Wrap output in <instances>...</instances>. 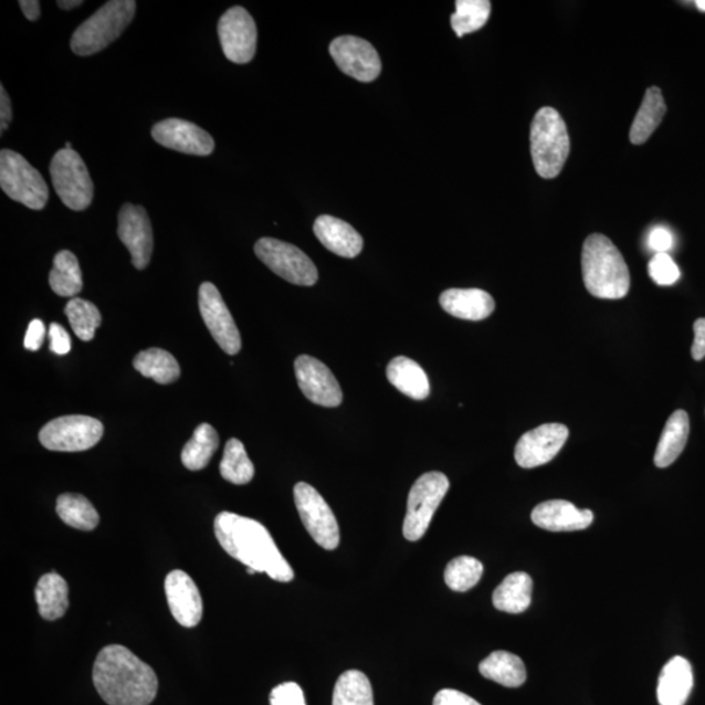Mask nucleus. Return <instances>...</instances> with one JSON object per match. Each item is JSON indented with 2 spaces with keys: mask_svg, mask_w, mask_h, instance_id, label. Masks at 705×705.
Listing matches in <instances>:
<instances>
[{
  "mask_svg": "<svg viewBox=\"0 0 705 705\" xmlns=\"http://www.w3.org/2000/svg\"><path fill=\"white\" fill-rule=\"evenodd\" d=\"M214 534L221 548L248 568L267 574L280 582L294 579L293 568L263 524L236 514L221 513L214 520Z\"/></svg>",
  "mask_w": 705,
  "mask_h": 705,
  "instance_id": "f257e3e1",
  "label": "nucleus"
},
{
  "mask_svg": "<svg viewBox=\"0 0 705 705\" xmlns=\"http://www.w3.org/2000/svg\"><path fill=\"white\" fill-rule=\"evenodd\" d=\"M93 683L109 705H149L158 690L152 667L124 645H107L93 666Z\"/></svg>",
  "mask_w": 705,
  "mask_h": 705,
  "instance_id": "f03ea898",
  "label": "nucleus"
},
{
  "mask_svg": "<svg viewBox=\"0 0 705 705\" xmlns=\"http://www.w3.org/2000/svg\"><path fill=\"white\" fill-rule=\"evenodd\" d=\"M582 280L596 298L621 299L630 291V272L621 251L608 236L591 234L582 244Z\"/></svg>",
  "mask_w": 705,
  "mask_h": 705,
  "instance_id": "7ed1b4c3",
  "label": "nucleus"
},
{
  "mask_svg": "<svg viewBox=\"0 0 705 705\" xmlns=\"http://www.w3.org/2000/svg\"><path fill=\"white\" fill-rule=\"evenodd\" d=\"M530 154L539 177L553 179L559 176L570 155V136L566 122L556 109H539L530 126Z\"/></svg>",
  "mask_w": 705,
  "mask_h": 705,
  "instance_id": "20e7f679",
  "label": "nucleus"
},
{
  "mask_svg": "<svg viewBox=\"0 0 705 705\" xmlns=\"http://www.w3.org/2000/svg\"><path fill=\"white\" fill-rule=\"evenodd\" d=\"M135 12L136 2L134 0L107 2L72 34V52L76 55L88 56L109 46L131 24Z\"/></svg>",
  "mask_w": 705,
  "mask_h": 705,
  "instance_id": "39448f33",
  "label": "nucleus"
},
{
  "mask_svg": "<svg viewBox=\"0 0 705 705\" xmlns=\"http://www.w3.org/2000/svg\"><path fill=\"white\" fill-rule=\"evenodd\" d=\"M0 187L6 196L31 210L41 211L49 200V187L38 169L10 149L0 152Z\"/></svg>",
  "mask_w": 705,
  "mask_h": 705,
  "instance_id": "423d86ee",
  "label": "nucleus"
},
{
  "mask_svg": "<svg viewBox=\"0 0 705 705\" xmlns=\"http://www.w3.org/2000/svg\"><path fill=\"white\" fill-rule=\"evenodd\" d=\"M450 481L441 472L424 473L410 488L407 515L402 534L408 541H419L429 529V525L449 493Z\"/></svg>",
  "mask_w": 705,
  "mask_h": 705,
  "instance_id": "0eeeda50",
  "label": "nucleus"
},
{
  "mask_svg": "<svg viewBox=\"0 0 705 705\" xmlns=\"http://www.w3.org/2000/svg\"><path fill=\"white\" fill-rule=\"evenodd\" d=\"M50 176L57 197L72 211H84L92 204L95 186L81 155L74 149L57 150L50 162Z\"/></svg>",
  "mask_w": 705,
  "mask_h": 705,
  "instance_id": "6e6552de",
  "label": "nucleus"
},
{
  "mask_svg": "<svg viewBox=\"0 0 705 705\" xmlns=\"http://www.w3.org/2000/svg\"><path fill=\"white\" fill-rule=\"evenodd\" d=\"M104 427L88 415H66L50 421L40 431L43 448L57 452L86 451L101 441Z\"/></svg>",
  "mask_w": 705,
  "mask_h": 705,
  "instance_id": "1a4fd4ad",
  "label": "nucleus"
},
{
  "mask_svg": "<svg viewBox=\"0 0 705 705\" xmlns=\"http://www.w3.org/2000/svg\"><path fill=\"white\" fill-rule=\"evenodd\" d=\"M255 254L272 272L287 283L313 286L318 282V270L312 259L291 243L262 239L255 244Z\"/></svg>",
  "mask_w": 705,
  "mask_h": 705,
  "instance_id": "9d476101",
  "label": "nucleus"
},
{
  "mask_svg": "<svg viewBox=\"0 0 705 705\" xmlns=\"http://www.w3.org/2000/svg\"><path fill=\"white\" fill-rule=\"evenodd\" d=\"M294 502L314 541L323 549L335 550L340 544V528L325 498L312 485L299 482L294 486Z\"/></svg>",
  "mask_w": 705,
  "mask_h": 705,
  "instance_id": "9b49d317",
  "label": "nucleus"
},
{
  "mask_svg": "<svg viewBox=\"0 0 705 705\" xmlns=\"http://www.w3.org/2000/svg\"><path fill=\"white\" fill-rule=\"evenodd\" d=\"M219 39L230 62L246 64L256 53L257 29L255 21L243 7L235 6L222 14L218 27Z\"/></svg>",
  "mask_w": 705,
  "mask_h": 705,
  "instance_id": "f8f14e48",
  "label": "nucleus"
},
{
  "mask_svg": "<svg viewBox=\"0 0 705 705\" xmlns=\"http://www.w3.org/2000/svg\"><path fill=\"white\" fill-rule=\"evenodd\" d=\"M199 311L219 347L229 356L239 355L242 348L240 330L218 287L212 283L200 285Z\"/></svg>",
  "mask_w": 705,
  "mask_h": 705,
  "instance_id": "ddd939ff",
  "label": "nucleus"
},
{
  "mask_svg": "<svg viewBox=\"0 0 705 705\" xmlns=\"http://www.w3.org/2000/svg\"><path fill=\"white\" fill-rule=\"evenodd\" d=\"M329 53L337 67L358 82L370 83L380 75V57L370 42L343 35L330 43Z\"/></svg>",
  "mask_w": 705,
  "mask_h": 705,
  "instance_id": "4468645a",
  "label": "nucleus"
},
{
  "mask_svg": "<svg viewBox=\"0 0 705 705\" xmlns=\"http://www.w3.org/2000/svg\"><path fill=\"white\" fill-rule=\"evenodd\" d=\"M118 236L131 254L136 270H146L154 253V230L140 206L125 204L118 214Z\"/></svg>",
  "mask_w": 705,
  "mask_h": 705,
  "instance_id": "2eb2a0df",
  "label": "nucleus"
},
{
  "mask_svg": "<svg viewBox=\"0 0 705 705\" xmlns=\"http://www.w3.org/2000/svg\"><path fill=\"white\" fill-rule=\"evenodd\" d=\"M567 438L568 429L562 423H545L528 431L516 444L517 465L532 470L550 463L564 449Z\"/></svg>",
  "mask_w": 705,
  "mask_h": 705,
  "instance_id": "dca6fc26",
  "label": "nucleus"
},
{
  "mask_svg": "<svg viewBox=\"0 0 705 705\" xmlns=\"http://www.w3.org/2000/svg\"><path fill=\"white\" fill-rule=\"evenodd\" d=\"M301 391L316 406L339 407L343 391L339 381L328 367L311 356H301L294 362Z\"/></svg>",
  "mask_w": 705,
  "mask_h": 705,
  "instance_id": "f3484780",
  "label": "nucleus"
},
{
  "mask_svg": "<svg viewBox=\"0 0 705 705\" xmlns=\"http://www.w3.org/2000/svg\"><path fill=\"white\" fill-rule=\"evenodd\" d=\"M152 138L165 148L192 156H210L214 140L192 122L169 118L158 122L152 128Z\"/></svg>",
  "mask_w": 705,
  "mask_h": 705,
  "instance_id": "a211bd4d",
  "label": "nucleus"
},
{
  "mask_svg": "<svg viewBox=\"0 0 705 705\" xmlns=\"http://www.w3.org/2000/svg\"><path fill=\"white\" fill-rule=\"evenodd\" d=\"M165 593L176 621L183 628H196L203 618V600L193 580L181 570L171 571L165 579Z\"/></svg>",
  "mask_w": 705,
  "mask_h": 705,
  "instance_id": "6ab92c4d",
  "label": "nucleus"
},
{
  "mask_svg": "<svg viewBox=\"0 0 705 705\" xmlns=\"http://www.w3.org/2000/svg\"><path fill=\"white\" fill-rule=\"evenodd\" d=\"M594 515L591 509H579L572 503L556 499L538 505L532 511V522L550 532H574L591 527Z\"/></svg>",
  "mask_w": 705,
  "mask_h": 705,
  "instance_id": "aec40b11",
  "label": "nucleus"
},
{
  "mask_svg": "<svg viewBox=\"0 0 705 705\" xmlns=\"http://www.w3.org/2000/svg\"><path fill=\"white\" fill-rule=\"evenodd\" d=\"M314 233L323 246L341 257H356L364 249L361 234L348 222L333 215H320L316 219Z\"/></svg>",
  "mask_w": 705,
  "mask_h": 705,
  "instance_id": "412c9836",
  "label": "nucleus"
},
{
  "mask_svg": "<svg viewBox=\"0 0 705 705\" xmlns=\"http://www.w3.org/2000/svg\"><path fill=\"white\" fill-rule=\"evenodd\" d=\"M694 687L693 666L685 657L675 656L661 671L657 683L660 705H685Z\"/></svg>",
  "mask_w": 705,
  "mask_h": 705,
  "instance_id": "4be33fe9",
  "label": "nucleus"
},
{
  "mask_svg": "<svg viewBox=\"0 0 705 705\" xmlns=\"http://www.w3.org/2000/svg\"><path fill=\"white\" fill-rule=\"evenodd\" d=\"M443 311L455 318L478 322L494 312L495 302L491 294L481 290H449L439 297Z\"/></svg>",
  "mask_w": 705,
  "mask_h": 705,
  "instance_id": "5701e85b",
  "label": "nucleus"
},
{
  "mask_svg": "<svg viewBox=\"0 0 705 705\" xmlns=\"http://www.w3.org/2000/svg\"><path fill=\"white\" fill-rule=\"evenodd\" d=\"M387 379L401 393L413 400L428 399L430 383L422 367L408 357H396L387 366Z\"/></svg>",
  "mask_w": 705,
  "mask_h": 705,
  "instance_id": "b1692460",
  "label": "nucleus"
},
{
  "mask_svg": "<svg viewBox=\"0 0 705 705\" xmlns=\"http://www.w3.org/2000/svg\"><path fill=\"white\" fill-rule=\"evenodd\" d=\"M688 434V414L685 410H675L661 434L656 453H654V464L659 467L671 466L685 450Z\"/></svg>",
  "mask_w": 705,
  "mask_h": 705,
  "instance_id": "393cba45",
  "label": "nucleus"
},
{
  "mask_svg": "<svg viewBox=\"0 0 705 705\" xmlns=\"http://www.w3.org/2000/svg\"><path fill=\"white\" fill-rule=\"evenodd\" d=\"M532 591H534V580L528 574H509L494 591V607L509 614L524 613L530 607Z\"/></svg>",
  "mask_w": 705,
  "mask_h": 705,
  "instance_id": "a878e982",
  "label": "nucleus"
},
{
  "mask_svg": "<svg viewBox=\"0 0 705 705\" xmlns=\"http://www.w3.org/2000/svg\"><path fill=\"white\" fill-rule=\"evenodd\" d=\"M35 601L43 620H60L70 607L66 580L56 572L43 575L35 588Z\"/></svg>",
  "mask_w": 705,
  "mask_h": 705,
  "instance_id": "bb28decb",
  "label": "nucleus"
},
{
  "mask_svg": "<svg viewBox=\"0 0 705 705\" xmlns=\"http://www.w3.org/2000/svg\"><path fill=\"white\" fill-rule=\"evenodd\" d=\"M665 114L666 104L663 92L657 86H651L650 90H646L642 106H640L634 124L631 126V143L640 146L649 140L663 122Z\"/></svg>",
  "mask_w": 705,
  "mask_h": 705,
  "instance_id": "cd10ccee",
  "label": "nucleus"
},
{
  "mask_svg": "<svg viewBox=\"0 0 705 705\" xmlns=\"http://www.w3.org/2000/svg\"><path fill=\"white\" fill-rule=\"evenodd\" d=\"M480 673L499 685L516 688L527 681V671L520 657L506 651H496L480 664Z\"/></svg>",
  "mask_w": 705,
  "mask_h": 705,
  "instance_id": "c85d7f7f",
  "label": "nucleus"
},
{
  "mask_svg": "<svg viewBox=\"0 0 705 705\" xmlns=\"http://www.w3.org/2000/svg\"><path fill=\"white\" fill-rule=\"evenodd\" d=\"M49 284L61 297L75 298L83 290V277L77 259L69 250H62L54 257Z\"/></svg>",
  "mask_w": 705,
  "mask_h": 705,
  "instance_id": "c756f323",
  "label": "nucleus"
},
{
  "mask_svg": "<svg viewBox=\"0 0 705 705\" xmlns=\"http://www.w3.org/2000/svg\"><path fill=\"white\" fill-rule=\"evenodd\" d=\"M134 367L143 377L154 379L158 385H170L181 376L177 359L164 349H148L134 359Z\"/></svg>",
  "mask_w": 705,
  "mask_h": 705,
  "instance_id": "7c9ffc66",
  "label": "nucleus"
},
{
  "mask_svg": "<svg viewBox=\"0 0 705 705\" xmlns=\"http://www.w3.org/2000/svg\"><path fill=\"white\" fill-rule=\"evenodd\" d=\"M220 439L210 423H201L183 448L182 463L189 471H201L210 464L213 453L218 451Z\"/></svg>",
  "mask_w": 705,
  "mask_h": 705,
  "instance_id": "2f4dec72",
  "label": "nucleus"
},
{
  "mask_svg": "<svg viewBox=\"0 0 705 705\" xmlns=\"http://www.w3.org/2000/svg\"><path fill=\"white\" fill-rule=\"evenodd\" d=\"M56 513L64 524L78 530H93L99 523L96 508L81 494H62L56 501Z\"/></svg>",
  "mask_w": 705,
  "mask_h": 705,
  "instance_id": "473e14b6",
  "label": "nucleus"
},
{
  "mask_svg": "<svg viewBox=\"0 0 705 705\" xmlns=\"http://www.w3.org/2000/svg\"><path fill=\"white\" fill-rule=\"evenodd\" d=\"M222 478L234 485H246L254 478L255 467L239 439H230L220 464Z\"/></svg>",
  "mask_w": 705,
  "mask_h": 705,
  "instance_id": "72a5a7b5",
  "label": "nucleus"
},
{
  "mask_svg": "<svg viewBox=\"0 0 705 705\" xmlns=\"http://www.w3.org/2000/svg\"><path fill=\"white\" fill-rule=\"evenodd\" d=\"M333 705H373V693L369 678L359 671L340 675L334 690Z\"/></svg>",
  "mask_w": 705,
  "mask_h": 705,
  "instance_id": "f704fd0d",
  "label": "nucleus"
},
{
  "mask_svg": "<svg viewBox=\"0 0 705 705\" xmlns=\"http://www.w3.org/2000/svg\"><path fill=\"white\" fill-rule=\"evenodd\" d=\"M455 6L451 25L457 38L480 31L491 18L492 3L488 0H457Z\"/></svg>",
  "mask_w": 705,
  "mask_h": 705,
  "instance_id": "c9c22d12",
  "label": "nucleus"
},
{
  "mask_svg": "<svg viewBox=\"0 0 705 705\" xmlns=\"http://www.w3.org/2000/svg\"><path fill=\"white\" fill-rule=\"evenodd\" d=\"M66 313L72 330L82 341H91L101 326V314L98 308L90 301L72 298L66 308Z\"/></svg>",
  "mask_w": 705,
  "mask_h": 705,
  "instance_id": "e433bc0d",
  "label": "nucleus"
},
{
  "mask_svg": "<svg viewBox=\"0 0 705 705\" xmlns=\"http://www.w3.org/2000/svg\"><path fill=\"white\" fill-rule=\"evenodd\" d=\"M482 574H484V566L478 559L463 556L452 559L445 567L444 580L452 591L466 592L477 586Z\"/></svg>",
  "mask_w": 705,
  "mask_h": 705,
  "instance_id": "4c0bfd02",
  "label": "nucleus"
},
{
  "mask_svg": "<svg viewBox=\"0 0 705 705\" xmlns=\"http://www.w3.org/2000/svg\"><path fill=\"white\" fill-rule=\"evenodd\" d=\"M650 276L661 286H671L678 282L681 271L669 254H656L649 264Z\"/></svg>",
  "mask_w": 705,
  "mask_h": 705,
  "instance_id": "58836bf2",
  "label": "nucleus"
},
{
  "mask_svg": "<svg viewBox=\"0 0 705 705\" xmlns=\"http://www.w3.org/2000/svg\"><path fill=\"white\" fill-rule=\"evenodd\" d=\"M271 705H306L304 692L297 683H283L272 690Z\"/></svg>",
  "mask_w": 705,
  "mask_h": 705,
  "instance_id": "ea45409f",
  "label": "nucleus"
},
{
  "mask_svg": "<svg viewBox=\"0 0 705 705\" xmlns=\"http://www.w3.org/2000/svg\"><path fill=\"white\" fill-rule=\"evenodd\" d=\"M674 236L665 227L653 228L649 235V248L656 254H667L673 249Z\"/></svg>",
  "mask_w": 705,
  "mask_h": 705,
  "instance_id": "a19ab883",
  "label": "nucleus"
},
{
  "mask_svg": "<svg viewBox=\"0 0 705 705\" xmlns=\"http://www.w3.org/2000/svg\"><path fill=\"white\" fill-rule=\"evenodd\" d=\"M50 350L57 356L67 355L71 350V337L66 329L56 323L49 327Z\"/></svg>",
  "mask_w": 705,
  "mask_h": 705,
  "instance_id": "79ce46f5",
  "label": "nucleus"
},
{
  "mask_svg": "<svg viewBox=\"0 0 705 705\" xmlns=\"http://www.w3.org/2000/svg\"><path fill=\"white\" fill-rule=\"evenodd\" d=\"M433 705H481L473 697L467 696L464 693L457 692V690L444 688L439 692L434 697Z\"/></svg>",
  "mask_w": 705,
  "mask_h": 705,
  "instance_id": "37998d69",
  "label": "nucleus"
},
{
  "mask_svg": "<svg viewBox=\"0 0 705 705\" xmlns=\"http://www.w3.org/2000/svg\"><path fill=\"white\" fill-rule=\"evenodd\" d=\"M46 328L40 319H34L29 325L24 347L28 350L35 351L42 347L43 340H45Z\"/></svg>",
  "mask_w": 705,
  "mask_h": 705,
  "instance_id": "c03bdc74",
  "label": "nucleus"
},
{
  "mask_svg": "<svg viewBox=\"0 0 705 705\" xmlns=\"http://www.w3.org/2000/svg\"><path fill=\"white\" fill-rule=\"evenodd\" d=\"M694 334L692 355L695 361H702L705 357V318L697 319L694 323Z\"/></svg>",
  "mask_w": 705,
  "mask_h": 705,
  "instance_id": "a18cd8bd",
  "label": "nucleus"
},
{
  "mask_svg": "<svg viewBox=\"0 0 705 705\" xmlns=\"http://www.w3.org/2000/svg\"><path fill=\"white\" fill-rule=\"evenodd\" d=\"M12 120V105L9 93L6 92L4 86L0 85V134H3L9 128Z\"/></svg>",
  "mask_w": 705,
  "mask_h": 705,
  "instance_id": "49530a36",
  "label": "nucleus"
},
{
  "mask_svg": "<svg viewBox=\"0 0 705 705\" xmlns=\"http://www.w3.org/2000/svg\"><path fill=\"white\" fill-rule=\"evenodd\" d=\"M19 6L28 20L35 21L40 19L41 9L38 0H20Z\"/></svg>",
  "mask_w": 705,
  "mask_h": 705,
  "instance_id": "de8ad7c7",
  "label": "nucleus"
},
{
  "mask_svg": "<svg viewBox=\"0 0 705 705\" xmlns=\"http://www.w3.org/2000/svg\"><path fill=\"white\" fill-rule=\"evenodd\" d=\"M83 3L84 2H78V0H72V2H63V0H60L56 4L60 9L69 11L76 9V7H81Z\"/></svg>",
  "mask_w": 705,
  "mask_h": 705,
  "instance_id": "09e8293b",
  "label": "nucleus"
},
{
  "mask_svg": "<svg viewBox=\"0 0 705 705\" xmlns=\"http://www.w3.org/2000/svg\"><path fill=\"white\" fill-rule=\"evenodd\" d=\"M696 7H697V9H699L701 11L705 12V0H697V2H696Z\"/></svg>",
  "mask_w": 705,
  "mask_h": 705,
  "instance_id": "8fccbe9b",
  "label": "nucleus"
}]
</instances>
